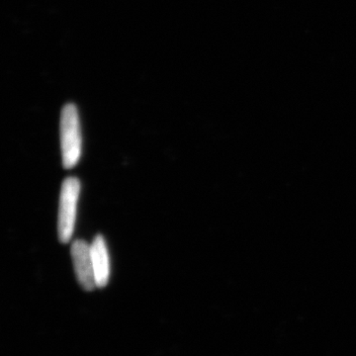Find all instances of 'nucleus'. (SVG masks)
Instances as JSON below:
<instances>
[{
	"label": "nucleus",
	"mask_w": 356,
	"mask_h": 356,
	"mask_svg": "<svg viewBox=\"0 0 356 356\" xmlns=\"http://www.w3.org/2000/svg\"><path fill=\"white\" fill-rule=\"evenodd\" d=\"M60 151L65 168H74L81 156V122L74 103L65 105L60 121Z\"/></svg>",
	"instance_id": "1"
},
{
	"label": "nucleus",
	"mask_w": 356,
	"mask_h": 356,
	"mask_svg": "<svg viewBox=\"0 0 356 356\" xmlns=\"http://www.w3.org/2000/svg\"><path fill=\"white\" fill-rule=\"evenodd\" d=\"M81 194V182L76 177H67L63 181L58 203V236L60 243L72 240L76 227L77 203Z\"/></svg>",
	"instance_id": "2"
},
{
	"label": "nucleus",
	"mask_w": 356,
	"mask_h": 356,
	"mask_svg": "<svg viewBox=\"0 0 356 356\" xmlns=\"http://www.w3.org/2000/svg\"><path fill=\"white\" fill-rule=\"evenodd\" d=\"M70 252L79 284L88 291L97 288L91 255V245L83 240H76L72 243Z\"/></svg>",
	"instance_id": "3"
},
{
	"label": "nucleus",
	"mask_w": 356,
	"mask_h": 356,
	"mask_svg": "<svg viewBox=\"0 0 356 356\" xmlns=\"http://www.w3.org/2000/svg\"><path fill=\"white\" fill-rule=\"evenodd\" d=\"M90 245L96 286L105 287L110 278V259L106 242L102 236L98 235Z\"/></svg>",
	"instance_id": "4"
}]
</instances>
